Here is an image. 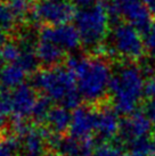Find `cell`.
<instances>
[{
  "label": "cell",
  "instance_id": "cell-1",
  "mask_svg": "<svg viewBox=\"0 0 155 156\" xmlns=\"http://www.w3.org/2000/svg\"><path fill=\"white\" fill-rule=\"evenodd\" d=\"M67 67L73 72L78 90L87 103H99L110 92L112 80L111 69L106 59L99 55L75 56L67 59Z\"/></svg>",
  "mask_w": 155,
  "mask_h": 156
},
{
  "label": "cell",
  "instance_id": "cell-2",
  "mask_svg": "<svg viewBox=\"0 0 155 156\" xmlns=\"http://www.w3.org/2000/svg\"><path fill=\"white\" fill-rule=\"evenodd\" d=\"M110 94L113 107L119 114L130 115L145 96V75L139 65L125 62L112 75Z\"/></svg>",
  "mask_w": 155,
  "mask_h": 156
},
{
  "label": "cell",
  "instance_id": "cell-3",
  "mask_svg": "<svg viewBox=\"0 0 155 156\" xmlns=\"http://www.w3.org/2000/svg\"><path fill=\"white\" fill-rule=\"evenodd\" d=\"M32 86L59 106L75 109L81 101L73 72L66 66H52L34 74Z\"/></svg>",
  "mask_w": 155,
  "mask_h": 156
},
{
  "label": "cell",
  "instance_id": "cell-4",
  "mask_svg": "<svg viewBox=\"0 0 155 156\" xmlns=\"http://www.w3.org/2000/svg\"><path fill=\"white\" fill-rule=\"evenodd\" d=\"M81 44L86 48L99 51L105 38L108 35L110 14L104 2H96L94 5L82 7L74 16Z\"/></svg>",
  "mask_w": 155,
  "mask_h": 156
},
{
  "label": "cell",
  "instance_id": "cell-5",
  "mask_svg": "<svg viewBox=\"0 0 155 156\" xmlns=\"http://www.w3.org/2000/svg\"><path fill=\"white\" fill-rule=\"evenodd\" d=\"M107 37V51L125 62L142 59L146 51L142 33L129 23H115Z\"/></svg>",
  "mask_w": 155,
  "mask_h": 156
},
{
  "label": "cell",
  "instance_id": "cell-6",
  "mask_svg": "<svg viewBox=\"0 0 155 156\" xmlns=\"http://www.w3.org/2000/svg\"><path fill=\"white\" fill-rule=\"evenodd\" d=\"M105 5L114 24L124 20L144 34L153 23V16L144 0H110Z\"/></svg>",
  "mask_w": 155,
  "mask_h": 156
},
{
  "label": "cell",
  "instance_id": "cell-7",
  "mask_svg": "<svg viewBox=\"0 0 155 156\" xmlns=\"http://www.w3.org/2000/svg\"><path fill=\"white\" fill-rule=\"evenodd\" d=\"M74 6L67 0H38L31 8L35 22L48 26L67 24L75 16Z\"/></svg>",
  "mask_w": 155,
  "mask_h": 156
},
{
  "label": "cell",
  "instance_id": "cell-8",
  "mask_svg": "<svg viewBox=\"0 0 155 156\" xmlns=\"http://www.w3.org/2000/svg\"><path fill=\"white\" fill-rule=\"evenodd\" d=\"M40 39L49 40L56 44L65 52L74 51L81 44V39L75 25L63 24L57 26H45L39 32Z\"/></svg>",
  "mask_w": 155,
  "mask_h": 156
},
{
  "label": "cell",
  "instance_id": "cell-9",
  "mask_svg": "<svg viewBox=\"0 0 155 156\" xmlns=\"http://www.w3.org/2000/svg\"><path fill=\"white\" fill-rule=\"evenodd\" d=\"M152 129V120L144 111H136L121 122L119 137L127 145L147 137Z\"/></svg>",
  "mask_w": 155,
  "mask_h": 156
},
{
  "label": "cell",
  "instance_id": "cell-10",
  "mask_svg": "<svg viewBox=\"0 0 155 156\" xmlns=\"http://www.w3.org/2000/svg\"><path fill=\"white\" fill-rule=\"evenodd\" d=\"M12 115L14 121H24L32 115L33 108L38 101L35 88L23 83L10 94Z\"/></svg>",
  "mask_w": 155,
  "mask_h": 156
},
{
  "label": "cell",
  "instance_id": "cell-11",
  "mask_svg": "<svg viewBox=\"0 0 155 156\" xmlns=\"http://www.w3.org/2000/svg\"><path fill=\"white\" fill-rule=\"evenodd\" d=\"M97 111L89 106H79L72 113L70 126L71 136L79 140H89L91 134L96 132Z\"/></svg>",
  "mask_w": 155,
  "mask_h": 156
},
{
  "label": "cell",
  "instance_id": "cell-12",
  "mask_svg": "<svg viewBox=\"0 0 155 156\" xmlns=\"http://www.w3.org/2000/svg\"><path fill=\"white\" fill-rule=\"evenodd\" d=\"M119 113L114 107L108 105H102L97 109V126L96 132L103 140L112 139L115 134L119 133L121 122L117 117Z\"/></svg>",
  "mask_w": 155,
  "mask_h": 156
},
{
  "label": "cell",
  "instance_id": "cell-13",
  "mask_svg": "<svg viewBox=\"0 0 155 156\" xmlns=\"http://www.w3.org/2000/svg\"><path fill=\"white\" fill-rule=\"evenodd\" d=\"M65 54L66 52L56 44L49 40L39 38L38 44H37V56L41 64L49 67L58 65L63 61Z\"/></svg>",
  "mask_w": 155,
  "mask_h": 156
},
{
  "label": "cell",
  "instance_id": "cell-14",
  "mask_svg": "<svg viewBox=\"0 0 155 156\" xmlns=\"http://www.w3.org/2000/svg\"><path fill=\"white\" fill-rule=\"evenodd\" d=\"M26 72L17 63H7L0 69V88L2 90L16 89L23 84Z\"/></svg>",
  "mask_w": 155,
  "mask_h": 156
},
{
  "label": "cell",
  "instance_id": "cell-15",
  "mask_svg": "<svg viewBox=\"0 0 155 156\" xmlns=\"http://www.w3.org/2000/svg\"><path fill=\"white\" fill-rule=\"evenodd\" d=\"M71 121H72V113H70L69 108L64 106H57V107H52L46 122L54 132L63 133L64 131L70 129Z\"/></svg>",
  "mask_w": 155,
  "mask_h": 156
},
{
  "label": "cell",
  "instance_id": "cell-16",
  "mask_svg": "<svg viewBox=\"0 0 155 156\" xmlns=\"http://www.w3.org/2000/svg\"><path fill=\"white\" fill-rule=\"evenodd\" d=\"M130 151L125 156H155V139L150 137L137 139L129 145Z\"/></svg>",
  "mask_w": 155,
  "mask_h": 156
},
{
  "label": "cell",
  "instance_id": "cell-17",
  "mask_svg": "<svg viewBox=\"0 0 155 156\" xmlns=\"http://www.w3.org/2000/svg\"><path fill=\"white\" fill-rule=\"evenodd\" d=\"M52 109V100L47 98L46 96L38 98V101L35 104L33 112H32V119L38 123H42V122L47 121L48 114Z\"/></svg>",
  "mask_w": 155,
  "mask_h": 156
},
{
  "label": "cell",
  "instance_id": "cell-18",
  "mask_svg": "<svg viewBox=\"0 0 155 156\" xmlns=\"http://www.w3.org/2000/svg\"><path fill=\"white\" fill-rule=\"evenodd\" d=\"M21 55V48L17 42H5L0 46V57L1 61L6 63H15Z\"/></svg>",
  "mask_w": 155,
  "mask_h": 156
},
{
  "label": "cell",
  "instance_id": "cell-19",
  "mask_svg": "<svg viewBox=\"0 0 155 156\" xmlns=\"http://www.w3.org/2000/svg\"><path fill=\"white\" fill-rule=\"evenodd\" d=\"M8 4L17 20L25 17L26 14L31 12L30 0H8Z\"/></svg>",
  "mask_w": 155,
  "mask_h": 156
},
{
  "label": "cell",
  "instance_id": "cell-20",
  "mask_svg": "<svg viewBox=\"0 0 155 156\" xmlns=\"http://www.w3.org/2000/svg\"><path fill=\"white\" fill-rule=\"evenodd\" d=\"M144 44L146 52L150 57L155 58V21H153L150 29L144 33Z\"/></svg>",
  "mask_w": 155,
  "mask_h": 156
},
{
  "label": "cell",
  "instance_id": "cell-21",
  "mask_svg": "<svg viewBox=\"0 0 155 156\" xmlns=\"http://www.w3.org/2000/svg\"><path fill=\"white\" fill-rule=\"evenodd\" d=\"M18 143L14 137L0 140V156H13L17 149Z\"/></svg>",
  "mask_w": 155,
  "mask_h": 156
},
{
  "label": "cell",
  "instance_id": "cell-22",
  "mask_svg": "<svg viewBox=\"0 0 155 156\" xmlns=\"http://www.w3.org/2000/svg\"><path fill=\"white\" fill-rule=\"evenodd\" d=\"M94 156H123L120 147L115 145H102L96 151Z\"/></svg>",
  "mask_w": 155,
  "mask_h": 156
},
{
  "label": "cell",
  "instance_id": "cell-23",
  "mask_svg": "<svg viewBox=\"0 0 155 156\" xmlns=\"http://www.w3.org/2000/svg\"><path fill=\"white\" fill-rule=\"evenodd\" d=\"M144 112L147 114V116L151 119L152 121L155 122V96L146 98L145 105H144Z\"/></svg>",
  "mask_w": 155,
  "mask_h": 156
},
{
  "label": "cell",
  "instance_id": "cell-24",
  "mask_svg": "<svg viewBox=\"0 0 155 156\" xmlns=\"http://www.w3.org/2000/svg\"><path fill=\"white\" fill-rule=\"evenodd\" d=\"M155 96V72L152 74L150 78H147L145 82V97H154Z\"/></svg>",
  "mask_w": 155,
  "mask_h": 156
},
{
  "label": "cell",
  "instance_id": "cell-25",
  "mask_svg": "<svg viewBox=\"0 0 155 156\" xmlns=\"http://www.w3.org/2000/svg\"><path fill=\"white\" fill-rule=\"evenodd\" d=\"M73 4L78 5V6H81V7H87V6H90V5L96 4V0H71Z\"/></svg>",
  "mask_w": 155,
  "mask_h": 156
},
{
  "label": "cell",
  "instance_id": "cell-26",
  "mask_svg": "<svg viewBox=\"0 0 155 156\" xmlns=\"http://www.w3.org/2000/svg\"><path fill=\"white\" fill-rule=\"evenodd\" d=\"M144 2H145L147 9L150 10L152 16L155 17V0H144Z\"/></svg>",
  "mask_w": 155,
  "mask_h": 156
},
{
  "label": "cell",
  "instance_id": "cell-27",
  "mask_svg": "<svg viewBox=\"0 0 155 156\" xmlns=\"http://www.w3.org/2000/svg\"><path fill=\"white\" fill-rule=\"evenodd\" d=\"M0 33H4V31H2V29H1V26H0ZM6 34V33H5Z\"/></svg>",
  "mask_w": 155,
  "mask_h": 156
},
{
  "label": "cell",
  "instance_id": "cell-28",
  "mask_svg": "<svg viewBox=\"0 0 155 156\" xmlns=\"http://www.w3.org/2000/svg\"><path fill=\"white\" fill-rule=\"evenodd\" d=\"M0 62H1V57H0Z\"/></svg>",
  "mask_w": 155,
  "mask_h": 156
}]
</instances>
